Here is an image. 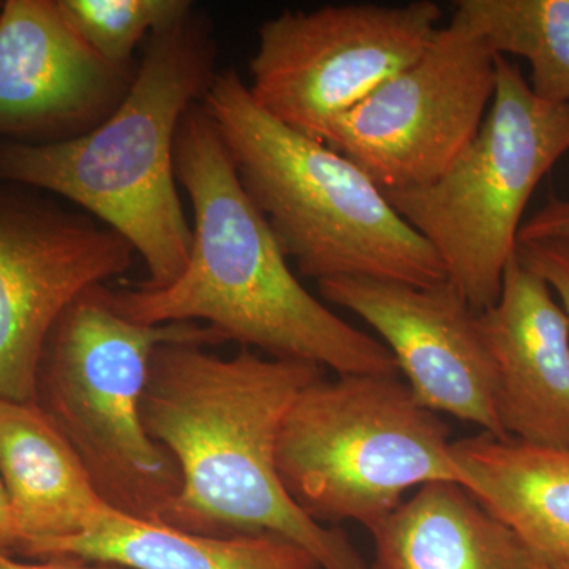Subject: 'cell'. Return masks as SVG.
Masks as SVG:
<instances>
[{"instance_id": "1", "label": "cell", "mask_w": 569, "mask_h": 569, "mask_svg": "<svg viewBox=\"0 0 569 569\" xmlns=\"http://www.w3.org/2000/svg\"><path fill=\"white\" fill-rule=\"evenodd\" d=\"M325 372L249 348L222 358L197 343L157 347L142 422L181 475L160 523L208 537L274 533L312 553L323 569H369L342 530L321 526L291 500L277 471L284 418Z\"/></svg>"}, {"instance_id": "2", "label": "cell", "mask_w": 569, "mask_h": 569, "mask_svg": "<svg viewBox=\"0 0 569 569\" xmlns=\"http://www.w3.org/2000/svg\"><path fill=\"white\" fill-rule=\"evenodd\" d=\"M176 178L192 204V247L181 277L162 290L108 288L134 323L193 321L224 342L295 359L337 376H397L395 356L310 295L288 264L268 220L239 181L222 133L203 102L183 114Z\"/></svg>"}, {"instance_id": "3", "label": "cell", "mask_w": 569, "mask_h": 569, "mask_svg": "<svg viewBox=\"0 0 569 569\" xmlns=\"http://www.w3.org/2000/svg\"><path fill=\"white\" fill-rule=\"evenodd\" d=\"M217 73L212 21L194 7L146 40L126 99L91 132L50 144L0 141V181L89 213L144 261L148 279L137 287H170L192 247L176 178V137Z\"/></svg>"}, {"instance_id": "4", "label": "cell", "mask_w": 569, "mask_h": 569, "mask_svg": "<svg viewBox=\"0 0 569 569\" xmlns=\"http://www.w3.org/2000/svg\"><path fill=\"white\" fill-rule=\"evenodd\" d=\"M203 104L246 193L299 274L413 287L448 280L433 247L358 164L261 110L238 71H219Z\"/></svg>"}, {"instance_id": "5", "label": "cell", "mask_w": 569, "mask_h": 569, "mask_svg": "<svg viewBox=\"0 0 569 569\" xmlns=\"http://www.w3.org/2000/svg\"><path fill=\"white\" fill-rule=\"evenodd\" d=\"M179 342L227 343L211 326L193 321L134 323L99 284L62 313L41 353L37 406L80 456L104 503L127 518L160 523L181 489L178 466L141 415L153 351Z\"/></svg>"}, {"instance_id": "6", "label": "cell", "mask_w": 569, "mask_h": 569, "mask_svg": "<svg viewBox=\"0 0 569 569\" xmlns=\"http://www.w3.org/2000/svg\"><path fill=\"white\" fill-rule=\"evenodd\" d=\"M449 429L397 376L323 377L284 418L277 471L291 500L321 523L372 530L407 490L458 482Z\"/></svg>"}, {"instance_id": "7", "label": "cell", "mask_w": 569, "mask_h": 569, "mask_svg": "<svg viewBox=\"0 0 569 569\" xmlns=\"http://www.w3.org/2000/svg\"><path fill=\"white\" fill-rule=\"evenodd\" d=\"M568 151L569 103L539 99L519 67L497 56L496 93L466 151L437 181L383 193L482 312L500 296L531 194Z\"/></svg>"}, {"instance_id": "8", "label": "cell", "mask_w": 569, "mask_h": 569, "mask_svg": "<svg viewBox=\"0 0 569 569\" xmlns=\"http://www.w3.org/2000/svg\"><path fill=\"white\" fill-rule=\"evenodd\" d=\"M441 17L432 0L284 10L258 29L247 88L277 121L325 142L336 122L425 54Z\"/></svg>"}, {"instance_id": "9", "label": "cell", "mask_w": 569, "mask_h": 569, "mask_svg": "<svg viewBox=\"0 0 569 569\" xmlns=\"http://www.w3.org/2000/svg\"><path fill=\"white\" fill-rule=\"evenodd\" d=\"M497 84V56L452 14L425 54L332 127L325 144L383 192L437 181L475 140Z\"/></svg>"}, {"instance_id": "10", "label": "cell", "mask_w": 569, "mask_h": 569, "mask_svg": "<svg viewBox=\"0 0 569 569\" xmlns=\"http://www.w3.org/2000/svg\"><path fill=\"white\" fill-rule=\"evenodd\" d=\"M133 247L59 198L0 181V400L36 402L48 336L82 293L126 274Z\"/></svg>"}, {"instance_id": "11", "label": "cell", "mask_w": 569, "mask_h": 569, "mask_svg": "<svg viewBox=\"0 0 569 569\" xmlns=\"http://www.w3.org/2000/svg\"><path fill=\"white\" fill-rule=\"evenodd\" d=\"M326 301L376 329L421 406L505 437L497 372L473 309L451 280L413 287L339 277L318 282Z\"/></svg>"}, {"instance_id": "12", "label": "cell", "mask_w": 569, "mask_h": 569, "mask_svg": "<svg viewBox=\"0 0 569 569\" xmlns=\"http://www.w3.org/2000/svg\"><path fill=\"white\" fill-rule=\"evenodd\" d=\"M134 71L92 51L58 0H6L0 10V141L50 144L91 132L118 110Z\"/></svg>"}, {"instance_id": "13", "label": "cell", "mask_w": 569, "mask_h": 569, "mask_svg": "<svg viewBox=\"0 0 569 569\" xmlns=\"http://www.w3.org/2000/svg\"><path fill=\"white\" fill-rule=\"evenodd\" d=\"M497 372V415L505 437L569 449V320L548 283L509 261L500 296L479 312Z\"/></svg>"}, {"instance_id": "14", "label": "cell", "mask_w": 569, "mask_h": 569, "mask_svg": "<svg viewBox=\"0 0 569 569\" xmlns=\"http://www.w3.org/2000/svg\"><path fill=\"white\" fill-rule=\"evenodd\" d=\"M0 478L21 531V552L32 542L77 537L114 512L36 402L0 400Z\"/></svg>"}, {"instance_id": "15", "label": "cell", "mask_w": 569, "mask_h": 569, "mask_svg": "<svg viewBox=\"0 0 569 569\" xmlns=\"http://www.w3.org/2000/svg\"><path fill=\"white\" fill-rule=\"evenodd\" d=\"M463 488L552 568L569 565V449L481 436L452 441Z\"/></svg>"}, {"instance_id": "16", "label": "cell", "mask_w": 569, "mask_h": 569, "mask_svg": "<svg viewBox=\"0 0 569 569\" xmlns=\"http://www.w3.org/2000/svg\"><path fill=\"white\" fill-rule=\"evenodd\" d=\"M372 569H541L518 535L458 482H430L370 530Z\"/></svg>"}, {"instance_id": "17", "label": "cell", "mask_w": 569, "mask_h": 569, "mask_svg": "<svg viewBox=\"0 0 569 569\" xmlns=\"http://www.w3.org/2000/svg\"><path fill=\"white\" fill-rule=\"evenodd\" d=\"M26 559H80L127 569H323L312 553L274 533L208 537L111 512L77 537L32 542Z\"/></svg>"}, {"instance_id": "18", "label": "cell", "mask_w": 569, "mask_h": 569, "mask_svg": "<svg viewBox=\"0 0 569 569\" xmlns=\"http://www.w3.org/2000/svg\"><path fill=\"white\" fill-rule=\"evenodd\" d=\"M455 17L493 54L526 59L535 96L569 103V0H458Z\"/></svg>"}, {"instance_id": "19", "label": "cell", "mask_w": 569, "mask_h": 569, "mask_svg": "<svg viewBox=\"0 0 569 569\" xmlns=\"http://www.w3.org/2000/svg\"><path fill=\"white\" fill-rule=\"evenodd\" d=\"M92 51L119 69H134V51L153 33L192 13L190 0H58Z\"/></svg>"}, {"instance_id": "20", "label": "cell", "mask_w": 569, "mask_h": 569, "mask_svg": "<svg viewBox=\"0 0 569 569\" xmlns=\"http://www.w3.org/2000/svg\"><path fill=\"white\" fill-rule=\"evenodd\" d=\"M516 254L520 263L537 272L549 284L569 320V241L541 239L519 242Z\"/></svg>"}, {"instance_id": "21", "label": "cell", "mask_w": 569, "mask_h": 569, "mask_svg": "<svg viewBox=\"0 0 569 569\" xmlns=\"http://www.w3.org/2000/svg\"><path fill=\"white\" fill-rule=\"evenodd\" d=\"M541 239H561L569 241V200L552 198L522 223L519 242L541 241Z\"/></svg>"}, {"instance_id": "22", "label": "cell", "mask_w": 569, "mask_h": 569, "mask_svg": "<svg viewBox=\"0 0 569 569\" xmlns=\"http://www.w3.org/2000/svg\"><path fill=\"white\" fill-rule=\"evenodd\" d=\"M22 548L21 531L14 520L9 493L0 478V556H20Z\"/></svg>"}, {"instance_id": "23", "label": "cell", "mask_w": 569, "mask_h": 569, "mask_svg": "<svg viewBox=\"0 0 569 569\" xmlns=\"http://www.w3.org/2000/svg\"><path fill=\"white\" fill-rule=\"evenodd\" d=\"M0 569H127L102 561L80 559H48L21 561L10 556H0Z\"/></svg>"}, {"instance_id": "24", "label": "cell", "mask_w": 569, "mask_h": 569, "mask_svg": "<svg viewBox=\"0 0 569 569\" xmlns=\"http://www.w3.org/2000/svg\"><path fill=\"white\" fill-rule=\"evenodd\" d=\"M541 569H556V568H552V567H550V565L545 563V565H542Z\"/></svg>"}, {"instance_id": "25", "label": "cell", "mask_w": 569, "mask_h": 569, "mask_svg": "<svg viewBox=\"0 0 569 569\" xmlns=\"http://www.w3.org/2000/svg\"><path fill=\"white\" fill-rule=\"evenodd\" d=\"M556 569H569V565L567 567L556 568Z\"/></svg>"}, {"instance_id": "26", "label": "cell", "mask_w": 569, "mask_h": 569, "mask_svg": "<svg viewBox=\"0 0 569 569\" xmlns=\"http://www.w3.org/2000/svg\"><path fill=\"white\" fill-rule=\"evenodd\" d=\"M0 10H2V2H0Z\"/></svg>"}]
</instances>
